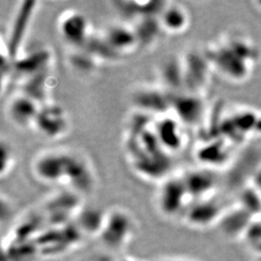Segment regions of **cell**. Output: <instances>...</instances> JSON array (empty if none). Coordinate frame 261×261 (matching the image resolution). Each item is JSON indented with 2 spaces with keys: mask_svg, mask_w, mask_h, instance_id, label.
<instances>
[{
  "mask_svg": "<svg viewBox=\"0 0 261 261\" xmlns=\"http://www.w3.org/2000/svg\"><path fill=\"white\" fill-rule=\"evenodd\" d=\"M130 100L137 112L154 118L171 112V93L159 84L138 85L132 92Z\"/></svg>",
  "mask_w": 261,
  "mask_h": 261,
  "instance_id": "cell-4",
  "label": "cell"
},
{
  "mask_svg": "<svg viewBox=\"0 0 261 261\" xmlns=\"http://www.w3.org/2000/svg\"><path fill=\"white\" fill-rule=\"evenodd\" d=\"M95 173L91 164L81 154L67 151L64 185L79 195L90 192L95 186Z\"/></svg>",
  "mask_w": 261,
  "mask_h": 261,
  "instance_id": "cell-9",
  "label": "cell"
},
{
  "mask_svg": "<svg viewBox=\"0 0 261 261\" xmlns=\"http://www.w3.org/2000/svg\"><path fill=\"white\" fill-rule=\"evenodd\" d=\"M67 151L47 150L41 152L32 162V172L45 184H62L65 180Z\"/></svg>",
  "mask_w": 261,
  "mask_h": 261,
  "instance_id": "cell-7",
  "label": "cell"
},
{
  "mask_svg": "<svg viewBox=\"0 0 261 261\" xmlns=\"http://www.w3.org/2000/svg\"><path fill=\"white\" fill-rule=\"evenodd\" d=\"M252 4L254 6V9L257 10L258 12L261 13V1H253Z\"/></svg>",
  "mask_w": 261,
  "mask_h": 261,
  "instance_id": "cell-28",
  "label": "cell"
},
{
  "mask_svg": "<svg viewBox=\"0 0 261 261\" xmlns=\"http://www.w3.org/2000/svg\"><path fill=\"white\" fill-rule=\"evenodd\" d=\"M36 4L37 3L33 1L22 3V6L19 8V12L15 17V20L11 29L9 40H7L8 47H6L13 59H15L19 56L22 39L27 33L29 21L36 9Z\"/></svg>",
  "mask_w": 261,
  "mask_h": 261,
  "instance_id": "cell-20",
  "label": "cell"
},
{
  "mask_svg": "<svg viewBox=\"0 0 261 261\" xmlns=\"http://www.w3.org/2000/svg\"><path fill=\"white\" fill-rule=\"evenodd\" d=\"M40 108V103L19 91L11 96L7 103V115L18 128L33 129Z\"/></svg>",
  "mask_w": 261,
  "mask_h": 261,
  "instance_id": "cell-15",
  "label": "cell"
},
{
  "mask_svg": "<svg viewBox=\"0 0 261 261\" xmlns=\"http://www.w3.org/2000/svg\"><path fill=\"white\" fill-rule=\"evenodd\" d=\"M185 91L203 95L210 80V73L213 71L204 51L189 50L182 56Z\"/></svg>",
  "mask_w": 261,
  "mask_h": 261,
  "instance_id": "cell-8",
  "label": "cell"
},
{
  "mask_svg": "<svg viewBox=\"0 0 261 261\" xmlns=\"http://www.w3.org/2000/svg\"><path fill=\"white\" fill-rule=\"evenodd\" d=\"M20 82L21 85L19 92L28 95L41 106L49 102L48 95L51 84L48 71L23 79Z\"/></svg>",
  "mask_w": 261,
  "mask_h": 261,
  "instance_id": "cell-23",
  "label": "cell"
},
{
  "mask_svg": "<svg viewBox=\"0 0 261 261\" xmlns=\"http://www.w3.org/2000/svg\"><path fill=\"white\" fill-rule=\"evenodd\" d=\"M112 51L121 58L135 53L140 47L134 25L128 21H114L100 31Z\"/></svg>",
  "mask_w": 261,
  "mask_h": 261,
  "instance_id": "cell-10",
  "label": "cell"
},
{
  "mask_svg": "<svg viewBox=\"0 0 261 261\" xmlns=\"http://www.w3.org/2000/svg\"><path fill=\"white\" fill-rule=\"evenodd\" d=\"M154 130L160 145L168 154L184 148L186 136L183 124L171 112L154 119Z\"/></svg>",
  "mask_w": 261,
  "mask_h": 261,
  "instance_id": "cell-11",
  "label": "cell"
},
{
  "mask_svg": "<svg viewBox=\"0 0 261 261\" xmlns=\"http://www.w3.org/2000/svg\"><path fill=\"white\" fill-rule=\"evenodd\" d=\"M33 129L46 140H61L71 130V119L64 108L48 102L41 106Z\"/></svg>",
  "mask_w": 261,
  "mask_h": 261,
  "instance_id": "cell-6",
  "label": "cell"
},
{
  "mask_svg": "<svg viewBox=\"0 0 261 261\" xmlns=\"http://www.w3.org/2000/svg\"><path fill=\"white\" fill-rule=\"evenodd\" d=\"M130 23L136 30L140 47H150L154 46L157 43L161 33L164 32L159 20V16L145 17Z\"/></svg>",
  "mask_w": 261,
  "mask_h": 261,
  "instance_id": "cell-24",
  "label": "cell"
},
{
  "mask_svg": "<svg viewBox=\"0 0 261 261\" xmlns=\"http://www.w3.org/2000/svg\"><path fill=\"white\" fill-rule=\"evenodd\" d=\"M168 261H193V260H188V259H178V258H175V259H168Z\"/></svg>",
  "mask_w": 261,
  "mask_h": 261,
  "instance_id": "cell-29",
  "label": "cell"
},
{
  "mask_svg": "<svg viewBox=\"0 0 261 261\" xmlns=\"http://www.w3.org/2000/svg\"><path fill=\"white\" fill-rule=\"evenodd\" d=\"M136 224L130 213L115 207L106 212L99 234L110 248L123 250L133 239Z\"/></svg>",
  "mask_w": 261,
  "mask_h": 261,
  "instance_id": "cell-3",
  "label": "cell"
},
{
  "mask_svg": "<svg viewBox=\"0 0 261 261\" xmlns=\"http://www.w3.org/2000/svg\"><path fill=\"white\" fill-rule=\"evenodd\" d=\"M193 202L181 175H168L160 182L156 206L159 213L167 219L183 218Z\"/></svg>",
  "mask_w": 261,
  "mask_h": 261,
  "instance_id": "cell-2",
  "label": "cell"
},
{
  "mask_svg": "<svg viewBox=\"0 0 261 261\" xmlns=\"http://www.w3.org/2000/svg\"><path fill=\"white\" fill-rule=\"evenodd\" d=\"M159 84L169 93L185 91V76L182 56L169 55L158 66Z\"/></svg>",
  "mask_w": 261,
  "mask_h": 261,
  "instance_id": "cell-16",
  "label": "cell"
},
{
  "mask_svg": "<svg viewBox=\"0 0 261 261\" xmlns=\"http://www.w3.org/2000/svg\"><path fill=\"white\" fill-rule=\"evenodd\" d=\"M0 147H1L0 148V153H1L0 175L2 179H4L6 176H8L11 171L13 170L16 163V159H15V154L7 141L4 140H1Z\"/></svg>",
  "mask_w": 261,
  "mask_h": 261,
  "instance_id": "cell-26",
  "label": "cell"
},
{
  "mask_svg": "<svg viewBox=\"0 0 261 261\" xmlns=\"http://www.w3.org/2000/svg\"><path fill=\"white\" fill-rule=\"evenodd\" d=\"M228 155L229 153L225 144V140H206L202 143L200 142L196 151L198 162L209 168L223 167L228 160Z\"/></svg>",
  "mask_w": 261,
  "mask_h": 261,
  "instance_id": "cell-21",
  "label": "cell"
},
{
  "mask_svg": "<svg viewBox=\"0 0 261 261\" xmlns=\"http://www.w3.org/2000/svg\"><path fill=\"white\" fill-rule=\"evenodd\" d=\"M204 108L202 95L187 91L171 94V113L183 125H197L204 115Z\"/></svg>",
  "mask_w": 261,
  "mask_h": 261,
  "instance_id": "cell-12",
  "label": "cell"
},
{
  "mask_svg": "<svg viewBox=\"0 0 261 261\" xmlns=\"http://www.w3.org/2000/svg\"><path fill=\"white\" fill-rule=\"evenodd\" d=\"M53 56L47 47H41L14 59V75L19 76L20 81L40 73L47 72Z\"/></svg>",
  "mask_w": 261,
  "mask_h": 261,
  "instance_id": "cell-17",
  "label": "cell"
},
{
  "mask_svg": "<svg viewBox=\"0 0 261 261\" xmlns=\"http://www.w3.org/2000/svg\"><path fill=\"white\" fill-rule=\"evenodd\" d=\"M56 28L59 36L70 49L84 48L93 33L87 17L75 9L62 12L57 19Z\"/></svg>",
  "mask_w": 261,
  "mask_h": 261,
  "instance_id": "cell-5",
  "label": "cell"
},
{
  "mask_svg": "<svg viewBox=\"0 0 261 261\" xmlns=\"http://www.w3.org/2000/svg\"><path fill=\"white\" fill-rule=\"evenodd\" d=\"M68 62L75 71L84 74L93 73L95 69L100 64V62L84 48L71 49Z\"/></svg>",
  "mask_w": 261,
  "mask_h": 261,
  "instance_id": "cell-25",
  "label": "cell"
},
{
  "mask_svg": "<svg viewBox=\"0 0 261 261\" xmlns=\"http://www.w3.org/2000/svg\"><path fill=\"white\" fill-rule=\"evenodd\" d=\"M182 177L193 201L211 198L213 196L216 183L209 170H187L182 174Z\"/></svg>",
  "mask_w": 261,
  "mask_h": 261,
  "instance_id": "cell-19",
  "label": "cell"
},
{
  "mask_svg": "<svg viewBox=\"0 0 261 261\" xmlns=\"http://www.w3.org/2000/svg\"><path fill=\"white\" fill-rule=\"evenodd\" d=\"M203 51L212 70L234 84L251 76L260 56L254 42L241 32L225 33L209 43Z\"/></svg>",
  "mask_w": 261,
  "mask_h": 261,
  "instance_id": "cell-1",
  "label": "cell"
},
{
  "mask_svg": "<svg viewBox=\"0 0 261 261\" xmlns=\"http://www.w3.org/2000/svg\"><path fill=\"white\" fill-rule=\"evenodd\" d=\"M166 3V1H117L113 4L120 15L133 22L145 17L159 16Z\"/></svg>",
  "mask_w": 261,
  "mask_h": 261,
  "instance_id": "cell-22",
  "label": "cell"
},
{
  "mask_svg": "<svg viewBox=\"0 0 261 261\" xmlns=\"http://www.w3.org/2000/svg\"><path fill=\"white\" fill-rule=\"evenodd\" d=\"M163 31L171 35H180L187 32L191 25V14L183 4L167 2L159 15Z\"/></svg>",
  "mask_w": 261,
  "mask_h": 261,
  "instance_id": "cell-18",
  "label": "cell"
},
{
  "mask_svg": "<svg viewBox=\"0 0 261 261\" xmlns=\"http://www.w3.org/2000/svg\"><path fill=\"white\" fill-rule=\"evenodd\" d=\"M45 209L47 219L56 224L64 225L69 219L80 214V195L70 189L56 193L46 202Z\"/></svg>",
  "mask_w": 261,
  "mask_h": 261,
  "instance_id": "cell-13",
  "label": "cell"
},
{
  "mask_svg": "<svg viewBox=\"0 0 261 261\" xmlns=\"http://www.w3.org/2000/svg\"><path fill=\"white\" fill-rule=\"evenodd\" d=\"M245 236L251 249L257 253H261V224L251 225Z\"/></svg>",
  "mask_w": 261,
  "mask_h": 261,
  "instance_id": "cell-27",
  "label": "cell"
},
{
  "mask_svg": "<svg viewBox=\"0 0 261 261\" xmlns=\"http://www.w3.org/2000/svg\"><path fill=\"white\" fill-rule=\"evenodd\" d=\"M224 211L213 198L193 201L188 207L182 220L193 228H207L221 221Z\"/></svg>",
  "mask_w": 261,
  "mask_h": 261,
  "instance_id": "cell-14",
  "label": "cell"
}]
</instances>
